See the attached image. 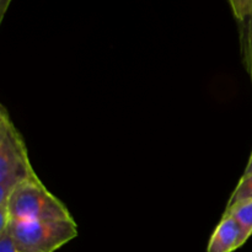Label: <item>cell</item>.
<instances>
[{"mask_svg": "<svg viewBox=\"0 0 252 252\" xmlns=\"http://www.w3.org/2000/svg\"><path fill=\"white\" fill-rule=\"evenodd\" d=\"M10 219L15 220H63L73 219L63 202L47 189L41 180L26 181L15 187L6 203L0 207V231Z\"/></svg>", "mask_w": 252, "mask_h": 252, "instance_id": "obj_1", "label": "cell"}, {"mask_svg": "<svg viewBox=\"0 0 252 252\" xmlns=\"http://www.w3.org/2000/svg\"><path fill=\"white\" fill-rule=\"evenodd\" d=\"M30 161L24 138L12 123L6 108L0 110V207L12 189L26 181L38 180Z\"/></svg>", "mask_w": 252, "mask_h": 252, "instance_id": "obj_2", "label": "cell"}, {"mask_svg": "<svg viewBox=\"0 0 252 252\" xmlns=\"http://www.w3.org/2000/svg\"><path fill=\"white\" fill-rule=\"evenodd\" d=\"M6 231L22 252H54L78 235L74 219L63 220H15L10 219Z\"/></svg>", "mask_w": 252, "mask_h": 252, "instance_id": "obj_3", "label": "cell"}, {"mask_svg": "<svg viewBox=\"0 0 252 252\" xmlns=\"http://www.w3.org/2000/svg\"><path fill=\"white\" fill-rule=\"evenodd\" d=\"M243 234L235 219L224 213L207 246V252H234L244 245Z\"/></svg>", "mask_w": 252, "mask_h": 252, "instance_id": "obj_4", "label": "cell"}, {"mask_svg": "<svg viewBox=\"0 0 252 252\" xmlns=\"http://www.w3.org/2000/svg\"><path fill=\"white\" fill-rule=\"evenodd\" d=\"M225 214L235 219L241 229L244 243H246L252 235V198L226 207Z\"/></svg>", "mask_w": 252, "mask_h": 252, "instance_id": "obj_5", "label": "cell"}, {"mask_svg": "<svg viewBox=\"0 0 252 252\" xmlns=\"http://www.w3.org/2000/svg\"><path fill=\"white\" fill-rule=\"evenodd\" d=\"M252 198V172L248 176H243L239 181L238 186L235 187L234 192L231 193L230 199H229L226 207L233 206L234 203H238L240 201Z\"/></svg>", "mask_w": 252, "mask_h": 252, "instance_id": "obj_6", "label": "cell"}, {"mask_svg": "<svg viewBox=\"0 0 252 252\" xmlns=\"http://www.w3.org/2000/svg\"><path fill=\"white\" fill-rule=\"evenodd\" d=\"M235 19L243 26L251 14L252 0H228Z\"/></svg>", "mask_w": 252, "mask_h": 252, "instance_id": "obj_7", "label": "cell"}, {"mask_svg": "<svg viewBox=\"0 0 252 252\" xmlns=\"http://www.w3.org/2000/svg\"><path fill=\"white\" fill-rule=\"evenodd\" d=\"M0 252H22L17 249L6 231H0Z\"/></svg>", "mask_w": 252, "mask_h": 252, "instance_id": "obj_8", "label": "cell"}, {"mask_svg": "<svg viewBox=\"0 0 252 252\" xmlns=\"http://www.w3.org/2000/svg\"><path fill=\"white\" fill-rule=\"evenodd\" d=\"M244 51V58H245V64L246 68H248L249 73H250L252 78V34L250 38L246 41V43L243 46Z\"/></svg>", "mask_w": 252, "mask_h": 252, "instance_id": "obj_9", "label": "cell"}, {"mask_svg": "<svg viewBox=\"0 0 252 252\" xmlns=\"http://www.w3.org/2000/svg\"><path fill=\"white\" fill-rule=\"evenodd\" d=\"M252 34V7H251V14L249 16L248 21L241 26V42H243V46L246 43L250 36Z\"/></svg>", "mask_w": 252, "mask_h": 252, "instance_id": "obj_10", "label": "cell"}, {"mask_svg": "<svg viewBox=\"0 0 252 252\" xmlns=\"http://www.w3.org/2000/svg\"><path fill=\"white\" fill-rule=\"evenodd\" d=\"M12 0H0V21H2Z\"/></svg>", "mask_w": 252, "mask_h": 252, "instance_id": "obj_11", "label": "cell"}, {"mask_svg": "<svg viewBox=\"0 0 252 252\" xmlns=\"http://www.w3.org/2000/svg\"><path fill=\"white\" fill-rule=\"evenodd\" d=\"M251 172H252V153H251L250 159H249L248 165H246V167H245V171H244L243 176H248V175H250Z\"/></svg>", "mask_w": 252, "mask_h": 252, "instance_id": "obj_12", "label": "cell"}]
</instances>
